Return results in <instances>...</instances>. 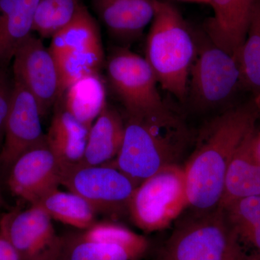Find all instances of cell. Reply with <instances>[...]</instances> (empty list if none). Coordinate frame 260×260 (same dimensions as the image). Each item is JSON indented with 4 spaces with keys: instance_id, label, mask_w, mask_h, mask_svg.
<instances>
[{
    "instance_id": "6da1fadb",
    "label": "cell",
    "mask_w": 260,
    "mask_h": 260,
    "mask_svg": "<svg viewBox=\"0 0 260 260\" xmlns=\"http://www.w3.org/2000/svg\"><path fill=\"white\" fill-rule=\"evenodd\" d=\"M257 101L228 111L203 137L184 167L189 207L195 211L218 208L231 161L243 140L255 128Z\"/></svg>"
},
{
    "instance_id": "7a4b0ae2",
    "label": "cell",
    "mask_w": 260,
    "mask_h": 260,
    "mask_svg": "<svg viewBox=\"0 0 260 260\" xmlns=\"http://www.w3.org/2000/svg\"><path fill=\"white\" fill-rule=\"evenodd\" d=\"M187 142V131L174 113L151 118L129 117L120 150L107 165L138 186L162 168L177 164Z\"/></svg>"
},
{
    "instance_id": "3957f363",
    "label": "cell",
    "mask_w": 260,
    "mask_h": 260,
    "mask_svg": "<svg viewBox=\"0 0 260 260\" xmlns=\"http://www.w3.org/2000/svg\"><path fill=\"white\" fill-rule=\"evenodd\" d=\"M196 54L194 39L177 8L169 2L155 0L145 58L162 88L179 101L187 94Z\"/></svg>"
},
{
    "instance_id": "277c9868",
    "label": "cell",
    "mask_w": 260,
    "mask_h": 260,
    "mask_svg": "<svg viewBox=\"0 0 260 260\" xmlns=\"http://www.w3.org/2000/svg\"><path fill=\"white\" fill-rule=\"evenodd\" d=\"M156 260H252L221 208L195 211L174 229Z\"/></svg>"
},
{
    "instance_id": "5b68a950",
    "label": "cell",
    "mask_w": 260,
    "mask_h": 260,
    "mask_svg": "<svg viewBox=\"0 0 260 260\" xmlns=\"http://www.w3.org/2000/svg\"><path fill=\"white\" fill-rule=\"evenodd\" d=\"M189 207L184 168H162L135 188L128 206L130 218L141 230L166 229Z\"/></svg>"
},
{
    "instance_id": "8992f818",
    "label": "cell",
    "mask_w": 260,
    "mask_h": 260,
    "mask_svg": "<svg viewBox=\"0 0 260 260\" xmlns=\"http://www.w3.org/2000/svg\"><path fill=\"white\" fill-rule=\"evenodd\" d=\"M107 76L129 117L151 119L172 111L162 101L145 58L125 48L116 49L107 64Z\"/></svg>"
},
{
    "instance_id": "52a82bcc",
    "label": "cell",
    "mask_w": 260,
    "mask_h": 260,
    "mask_svg": "<svg viewBox=\"0 0 260 260\" xmlns=\"http://www.w3.org/2000/svg\"><path fill=\"white\" fill-rule=\"evenodd\" d=\"M189 74L191 99L202 109L223 105L242 86L238 56L219 47L209 38L197 47Z\"/></svg>"
},
{
    "instance_id": "ba28073f",
    "label": "cell",
    "mask_w": 260,
    "mask_h": 260,
    "mask_svg": "<svg viewBox=\"0 0 260 260\" xmlns=\"http://www.w3.org/2000/svg\"><path fill=\"white\" fill-rule=\"evenodd\" d=\"M61 185L76 193L91 205L97 213L113 214L127 210L136 186L116 168L107 164H77L64 168Z\"/></svg>"
},
{
    "instance_id": "9c48e42d",
    "label": "cell",
    "mask_w": 260,
    "mask_h": 260,
    "mask_svg": "<svg viewBox=\"0 0 260 260\" xmlns=\"http://www.w3.org/2000/svg\"><path fill=\"white\" fill-rule=\"evenodd\" d=\"M149 242L120 224L95 223L79 235L64 240L62 260H140Z\"/></svg>"
},
{
    "instance_id": "30bf717a",
    "label": "cell",
    "mask_w": 260,
    "mask_h": 260,
    "mask_svg": "<svg viewBox=\"0 0 260 260\" xmlns=\"http://www.w3.org/2000/svg\"><path fill=\"white\" fill-rule=\"evenodd\" d=\"M13 73L35 98L42 116L61 98L55 59L34 32L19 47L13 57Z\"/></svg>"
},
{
    "instance_id": "8fae6325",
    "label": "cell",
    "mask_w": 260,
    "mask_h": 260,
    "mask_svg": "<svg viewBox=\"0 0 260 260\" xmlns=\"http://www.w3.org/2000/svg\"><path fill=\"white\" fill-rule=\"evenodd\" d=\"M7 214V232L20 260H59L64 240L58 237L52 219L37 205Z\"/></svg>"
},
{
    "instance_id": "7c38bea8",
    "label": "cell",
    "mask_w": 260,
    "mask_h": 260,
    "mask_svg": "<svg viewBox=\"0 0 260 260\" xmlns=\"http://www.w3.org/2000/svg\"><path fill=\"white\" fill-rule=\"evenodd\" d=\"M14 77V76H13ZM42 114L35 98L20 80L14 78V89L0 150V166L9 169L25 152L46 140Z\"/></svg>"
},
{
    "instance_id": "4fadbf2b",
    "label": "cell",
    "mask_w": 260,
    "mask_h": 260,
    "mask_svg": "<svg viewBox=\"0 0 260 260\" xmlns=\"http://www.w3.org/2000/svg\"><path fill=\"white\" fill-rule=\"evenodd\" d=\"M9 171L10 191L30 205L61 185L62 168L49 148L47 138L20 155Z\"/></svg>"
},
{
    "instance_id": "5bb4252c",
    "label": "cell",
    "mask_w": 260,
    "mask_h": 260,
    "mask_svg": "<svg viewBox=\"0 0 260 260\" xmlns=\"http://www.w3.org/2000/svg\"><path fill=\"white\" fill-rule=\"evenodd\" d=\"M254 196H260V151L255 128L246 135L233 156L218 207Z\"/></svg>"
},
{
    "instance_id": "9a60e30c",
    "label": "cell",
    "mask_w": 260,
    "mask_h": 260,
    "mask_svg": "<svg viewBox=\"0 0 260 260\" xmlns=\"http://www.w3.org/2000/svg\"><path fill=\"white\" fill-rule=\"evenodd\" d=\"M103 22L114 37L133 40L153 20L155 0H95Z\"/></svg>"
},
{
    "instance_id": "2e32d148",
    "label": "cell",
    "mask_w": 260,
    "mask_h": 260,
    "mask_svg": "<svg viewBox=\"0 0 260 260\" xmlns=\"http://www.w3.org/2000/svg\"><path fill=\"white\" fill-rule=\"evenodd\" d=\"M40 0H0V67H9L19 47L31 35Z\"/></svg>"
},
{
    "instance_id": "e0dca14e",
    "label": "cell",
    "mask_w": 260,
    "mask_h": 260,
    "mask_svg": "<svg viewBox=\"0 0 260 260\" xmlns=\"http://www.w3.org/2000/svg\"><path fill=\"white\" fill-rule=\"evenodd\" d=\"M125 122L119 113L107 104L89 130L80 164L104 165L117 156L124 140Z\"/></svg>"
},
{
    "instance_id": "ac0fdd59",
    "label": "cell",
    "mask_w": 260,
    "mask_h": 260,
    "mask_svg": "<svg viewBox=\"0 0 260 260\" xmlns=\"http://www.w3.org/2000/svg\"><path fill=\"white\" fill-rule=\"evenodd\" d=\"M209 4L214 15L206 23L208 37L219 47L238 56L249 28L242 18L239 0H210Z\"/></svg>"
},
{
    "instance_id": "d6986e66",
    "label": "cell",
    "mask_w": 260,
    "mask_h": 260,
    "mask_svg": "<svg viewBox=\"0 0 260 260\" xmlns=\"http://www.w3.org/2000/svg\"><path fill=\"white\" fill-rule=\"evenodd\" d=\"M63 95L64 99L59 100L65 109L89 129L107 104L105 85L99 73L75 82Z\"/></svg>"
},
{
    "instance_id": "ffe728a7",
    "label": "cell",
    "mask_w": 260,
    "mask_h": 260,
    "mask_svg": "<svg viewBox=\"0 0 260 260\" xmlns=\"http://www.w3.org/2000/svg\"><path fill=\"white\" fill-rule=\"evenodd\" d=\"M51 219L86 230L96 223L97 213L93 207L80 195L72 191L53 189L37 203Z\"/></svg>"
},
{
    "instance_id": "44dd1931",
    "label": "cell",
    "mask_w": 260,
    "mask_h": 260,
    "mask_svg": "<svg viewBox=\"0 0 260 260\" xmlns=\"http://www.w3.org/2000/svg\"><path fill=\"white\" fill-rule=\"evenodd\" d=\"M103 47L95 20L83 6L68 25L51 38L49 48L54 57Z\"/></svg>"
},
{
    "instance_id": "7402d4cb",
    "label": "cell",
    "mask_w": 260,
    "mask_h": 260,
    "mask_svg": "<svg viewBox=\"0 0 260 260\" xmlns=\"http://www.w3.org/2000/svg\"><path fill=\"white\" fill-rule=\"evenodd\" d=\"M221 208L242 245L250 250L251 259L260 260V196L237 200Z\"/></svg>"
},
{
    "instance_id": "603a6c76",
    "label": "cell",
    "mask_w": 260,
    "mask_h": 260,
    "mask_svg": "<svg viewBox=\"0 0 260 260\" xmlns=\"http://www.w3.org/2000/svg\"><path fill=\"white\" fill-rule=\"evenodd\" d=\"M238 59L242 86L251 90L260 101V0H256Z\"/></svg>"
},
{
    "instance_id": "cb8c5ba5",
    "label": "cell",
    "mask_w": 260,
    "mask_h": 260,
    "mask_svg": "<svg viewBox=\"0 0 260 260\" xmlns=\"http://www.w3.org/2000/svg\"><path fill=\"white\" fill-rule=\"evenodd\" d=\"M80 0H40L34 15L32 31L43 38H52L79 13Z\"/></svg>"
},
{
    "instance_id": "d4e9b609",
    "label": "cell",
    "mask_w": 260,
    "mask_h": 260,
    "mask_svg": "<svg viewBox=\"0 0 260 260\" xmlns=\"http://www.w3.org/2000/svg\"><path fill=\"white\" fill-rule=\"evenodd\" d=\"M104 57L103 47L54 57L60 80L61 97L75 82L89 75L99 73Z\"/></svg>"
},
{
    "instance_id": "484cf974",
    "label": "cell",
    "mask_w": 260,
    "mask_h": 260,
    "mask_svg": "<svg viewBox=\"0 0 260 260\" xmlns=\"http://www.w3.org/2000/svg\"><path fill=\"white\" fill-rule=\"evenodd\" d=\"M60 104L56 108L46 135L47 141L73 143L87 140L90 129L68 112L61 102Z\"/></svg>"
},
{
    "instance_id": "4316f807",
    "label": "cell",
    "mask_w": 260,
    "mask_h": 260,
    "mask_svg": "<svg viewBox=\"0 0 260 260\" xmlns=\"http://www.w3.org/2000/svg\"><path fill=\"white\" fill-rule=\"evenodd\" d=\"M8 68L0 67V143L4 138L5 123L14 89V77L13 73L10 74Z\"/></svg>"
},
{
    "instance_id": "83f0119b",
    "label": "cell",
    "mask_w": 260,
    "mask_h": 260,
    "mask_svg": "<svg viewBox=\"0 0 260 260\" xmlns=\"http://www.w3.org/2000/svg\"><path fill=\"white\" fill-rule=\"evenodd\" d=\"M0 260H20L7 232V214L0 219Z\"/></svg>"
},
{
    "instance_id": "f1b7e54d",
    "label": "cell",
    "mask_w": 260,
    "mask_h": 260,
    "mask_svg": "<svg viewBox=\"0 0 260 260\" xmlns=\"http://www.w3.org/2000/svg\"><path fill=\"white\" fill-rule=\"evenodd\" d=\"M5 205V201L1 189H0V208H3Z\"/></svg>"
},
{
    "instance_id": "f546056e",
    "label": "cell",
    "mask_w": 260,
    "mask_h": 260,
    "mask_svg": "<svg viewBox=\"0 0 260 260\" xmlns=\"http://www.w3.org/2000/svg\"><path fill=\"white\" fill-rule=\"evenodd\" d=\"M186 1L198 2V3H203L209 4L210 0H186Z\"/></svg>"
},
{
    "instance_id": "4dcf8cb0",
    "label": "cell",
    "mask_w": 260,
    "mask_h": 260,
    "mask_svg": "<svg viewBox=\"0 0 260 260\" xmlns=\"http://www.w3.org/2000/svg\"><path fill=\"white\" fill-rule=\"evenodd\" d=\"M258 146H259V150L260 151V134H258Z\"/></svg>"
},
{
    "instance_id": "1f68e13d",
    "label": "cell",
    "mask_w": 260,
    "mask_h": 260,
    "mask_svg": "<svg viewBox=\"0 0 260 260\" xmlns=\"http://www.w3.org/2000/svg\"><path fill=\"white\" fill-rule=\"evenodd\" d=\"M59 260H62V259H59Z\"/></svg>"
}]
</instances>
